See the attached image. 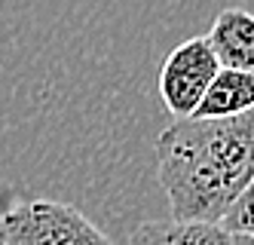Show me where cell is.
I'll use <instances>...</instances> for the list:
<instances>
[{
  "mask_svg": "<svg viewBox=\"0 0 254 245\" xmlns=\"http://www.w3.org/2000/svg\"><path fill=\"white\" fill-rule=\"evenodd\" d=\"M126 245H230V233L217 224L147 221L129 233Z\"/></svg>",
  "mask_w": 254,
  "mask_h": 245,
  "instance_id": "obj_6",
  "label": "cell"
},
{
  "mask_svg": "<svg viewBox=\"0 0 254 245\" xmlns=\"http://www.w3.org/2000/svg\"><path fill=\"white\" fill-rule=\"evenodd\" d=\"M230 245H254V236H230Z\"/></svg>",
  "mask_w": 254,
  "mask_h": 245,
  "instance_id": "obj_8",
  "label": "cell"
},
{
  "mask_svg": "<svg viewBox=\"0 0 254 245\" xmlns=\"http://www.w3.org/2000/svg\"><path fill=\"white\" fill-rule=\"evenodd\" d=\"M0 245H3V242H0Z\"/></svg>",
  "mask_w": 254,
  "mask_h": 245,
  "instance_id": "obj_9",
  "label": "cell"
},
{
  "mask_svg": "<svg viewBox=\"0 0 254 245\" xmlns=\"http://www.w3.org/2000/svg\"><path fill=\"white\" fill-rule=\"evenodd\" d=\"M156 175L169 196L172 221L217 224L251 190L254 114L227 120H175L156 138Z\"/></svg>",
  "mask_w": 254,
  "mask_h": 245,
  "instance_id": "obj_1",
  "label": "cell"
},
{
  "mask_svg": "<svg viewBox=\"0 0 254 245\" xmlns=\"http://www.w3.org/2000/svg\"><path fill=\"white\" fill-rule=\"evenodd\" d=\"M217 227L230 236H251L254 227V215H251V190H245L239 199H236L230 209L224 212V218L217 221Z\"/></svg>",
  "mask_w": 254,
  "mask_h": 245,
  "instance_id": "obj_7",
  "label": "cell"
},
{
  "mask_svg": "<svg viewBox=\"0 0 254 245\" xmlns=\"http://www.w3.org/2000/svg\"><path fill=\"white\" fill-rule=\"evenodd\" d=\"M254 107V74L245 71H217L208 89L202 92V101L196 104V120H227L248 114Z\"/></svg>",
  "mask_w": 254,
  "mask_h": 245,
  "instance_id": "obj_5",
  "label": "cell"
},
{
  "mask_svg": "<svg viewBox=\"0 0 254 245\" xmlns=\"http://www.w3.org/2000/svg\"><path fill=\"white\" fill-rule=\"evenodd\" d=\"M208 46L224 71H245L254 74V18L245 9H224L214 18L208 31Z\"/></svg>",
  "mask_w": 254,
  "mask_h": 245,
  "instance_id": "obj_4",
  "label": "cell"
},
{
  "mask_svg": "<svg viewBox=\"0 0 254 245\" xmlns=\"http://www.w3.org/2000/svg\"><path fill=\"white\" fill-rule=\"evenodd\" d=\"M217 71L221 68H217V59L211 55L205 37H190V40L178 43L169 52V59L162 62L159 80H156L166 110L175 120L193 117L196 104L202 101V92L208 89Z\"/></svg>",
  "mask_w": 254,
  "mask_h": 245,
  "instance_id": "obj_3",
  "label": "cell"
},
{
  "mask_svg": "<svg viewBox=\"0 0 254 245\" xmlns=\"http://www.w3.org/2000/svg\"><path fill=\"white\" fill-rule=\"evenodd\" d=\"M3 245H114L80 209L59 199L15 202L0 215Z\"/></svg>",
  "mask_w": 254,
  "mask_h": 245,
  "instance_id": "obj_2",
  "label": "cell"
}]
</instances>
